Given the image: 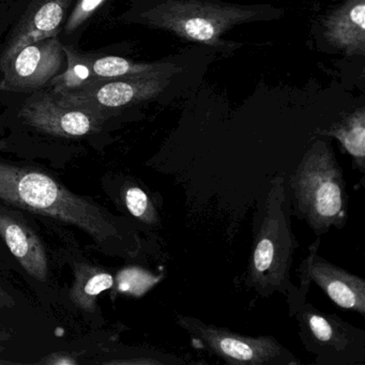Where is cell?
Wrapping results in <instances>:
<instances>
[{
  "label": "cell",
  "instance_id": "obj_1",
  "mask_svg": "<svg viewBox=\"0 0 365 365\" xmlns=\"http://www.w3.org/2000/svg\"><path fill=\"white\" fill-rule=\"evenodd\" d=\"M135 12V22L224 55L241 46L224 38L235 27L284 16V9L266 4L239 5L222 0H140Z\"/></svg>",
  "mask_w": 365,
  "mask_h": 365
},
{
  "label": "cell",
  "instance_id": "obj_2",
  "mask_svg": "<svg viewBox=\"0 0 365 365\" xmlns=\"http://www.w3.org/2000/svg\"><path fill=\"white\" fill-rule=\"evenodd\" d=\"M0 200L74 226L102 250L112 249L123 239L114 215L40 170L0 162Z\"/></svg>",
  "mask_w": 365,
  "mask_h": 365
},
{
  "label": "cell",
  "instance_id": "obj_3",
  "mask_svg": "<svg viewBox=\"0 0 365 365\" xmlns=\"http://www.w3.org/2000/svg\"><path fill=\"white\" fill-rule=\"evenodd\" d=\"M289 185L297 212L318 236L330 228L344 227L348 195L341 166L328 143L317 140L312 145Z\"/></svg>",
  "mask_w": 365,
  "mask_h": 365
},
{
  "label": "cell",
  "instance_id": "obj_4",
  "mask_svg": "<svg viewBox=\"0 0 365 365\" xmlns=\"http://www.w3.org/2000/svg\"><path fill=\"white\" fill-rule=\"evenodd\" d=\"M271 185L247 270L250 286L262 297L289 289L292 254L298 247L290 226L283 177H277Z\"/></svg>",
  "mask_w": 365,
  "mask_h": 365
},
{
  "label": "cell",
  "instance_id": "obj_5",
  "mask_svg": "<svg viewBox=\"0 0 365 365\" xmlns=\"http://www.w3.org/2000/svg\"><path fill=\"white\" fill-rule=\"evenodd\" d=\"M177 324L187 331L192 345L217 356L228 364L274 365L299 363L273 336H245L189 316L177 315Z\"/></svg>",
  "mask_w": 365,
  "mask_h": 365
},
{
  "label": "cell",
  "instance_id": "obj_6",
  "mask_svg": "<svg viewBox=\"0 0 365 365\" xmlns=\"http://www.w3.org/2000/svg\"><path fill=\"white\" fill-rule=\"evenodd\" d=\"M185 73V67L151 76L98 81L78 91L53 95L63 103L104 116V113L168 96L166 93L177 87V81Z\"/></svg>",
  "mask_w": 365,
  "mask_h": 365
},
{
  "label": "cell",
  "instance_id": "obj_7",
  "mask_svg": "<svg viewBox=\"0 0 365 365\" xmlns=\"http://www.w3.org/2000/svg\"><path fill=\"white\" fill-rule=\"evenodd\" d=\"M297 319L305 348L324 364L364 362L365 333L332 314L324 313L303 303Z\"/></svg>",
  "mask_w": 365,
  "mask_h": 365
},
{
  "label": "cell",
  "instance_id": "obj_8",
  "mask_svg": "<svg viewBox=\"0 0 365 365\" xmlns=\"http://www.w3.org/2000/svg\"><path fill=\"white\" fill-rule=\"evenodd\" d=\"M65 61L63 44L56 37L29 44L0 69V89L16 93L37 91L63 72Z\"/></svg>",
  "mask_w": 365,
  "mask_h": 365
},
{
  "label": "cell",
  "instance_id": "obj_9",
  "mask_svg": "<svg viewBox=\"0 0 365 365\" xmlns=\"http://www.w3.org/2000/svg\"><path fill=\"white\" fill-rule=\"evenodd\" d=\"M318 245L319 239L311 245L309 255L299 268L302 296L307 294L311 283H315L337 307L364 315V279L318 256Z\"/></svg>",
  "mask_w": 365,
  "mask_h": 365
},
{
  "label": "cell",
  "instance_id": "obj_10",
  "mask_svg": "<svg viewBox=\"0 0 365 365\" xmlns=\"http://www.w3.org/2000/svg\"><path fill=\"white\" fill-rule=\"evenodd\" d=\"M20 115L27 125L61 138H81L93 133L104 117L63 103L54 95L33 98L24 104Z\"/></svg>",
  "mask_w": 365,
  "mask_h": 365
},
{
  "label": "cell",
  "instance_id": "obj_11",
  "mask_svg": "<svg viewBox=\"0 0 365 365\" xmlns=\"http://www.w3.org/2000/svg\"><path fill=\"white\" fill-rule=\"evenodd\" d=\"M72 0H33L0 56V69L24 46L56 37Z\"/></svg>",
  "mask_w": 365,
  "mask_h": 365
},
{
  "label": "cell",
  "instance_id": "obj_12",
  "mask_svg": "<svg viewBox=\"0 0 365 365\" xmlns=\"http://www.w3.org/2000/svg\"><path fill=\"white\" fill-rule=\"evenodd\" d=\"M0 237L31 277L40 282L48 279V255L41 239L23 219L3 206H0Z\"/></svg>",
  "mask_w": 365,
  "mask_h": 365
},
{
  "label": "cell",
  "instance_id": "obj_13",
  "mask_svg": "<svg viewBox=\"0 0 365 365\" xmlns=\"http://www.w3.org/2000/svg\"><path fill=\"white\" fill-rule=\"evenodd\" d=\"M322 37L347 56L365 54V0H344L322 23Z\"/></svg>",
  "mask_w": 365,
  "mask_h": 365
},
{
  "label": "cell",
  "instance_id": "obj_14",
  "mask_svg": "<svg viewBox=\"0 0 365 365\" xmlns=\"http://www.w3.org/2000/svg\"><path fill=\"white\" fill-rule=\"evenodd\" d=\"M185 67V61L178 59H166L157 63H135L118 56H103L91 59V72L96 82L164 73Z\"/></svg>",
  "mask_w": 365,
  "mask_h": 365
},
{
  "label": "cell",
  "instance_id": "obj_15",
  "mask_svg": "<svg viewBox=\"0 0 365 365\" xmlns=\"http://www.w3.org/2000/svg\"><path fill=\"white\" fill-rule=\"evenodd\" d=\"M114 285V277L110 273L93 268L88 264H78L74 271V283L70 289V299L83 311L93 313L97 298L104 290Z\"/></svg>",
  "mask_w": 365,
  "mask_h": 365
},
{
  "label": "cell",
  "instance_id": "obj_16",
  "mask_svg": "<svg viewBox=\"0 0 365 365\" xmlns=\"http://www.w3.org/2000/svg\"><path fill=\"white\" fill-rule=\"evenodd\" d=\"M326 135L339 140L346 153L351 155L360 170L364 168L365 158V113L364 108L356 110L345 120L334 125Z\"/></svg>",
  "mask_w": 365,
  "mask_h": 365
},
{
  "label": "cell",
  "instance_id": "obj_17",
  "mask_svg": "<svg viewBox=\"0 0 365 365\" xmlns=\"http://www.w3.org/2000/svg\"><path fill=\"white\" fill-rule=\"evenodd\" d=\"M67 69L53 78L54 93L78 91L96 82L91 72V58L76 52L70 46H63Z\"/></svg>",
  "mask_w": 365,
  "mask_h": 365
},
{
  "label": "cell",
  "instance_id": "obj_18",
  "mask_svg": "<svg viewBox=\"0 0 365 365\" xmlns=\"http://www.w3.org/2000/svg\"><path fill=\"white\" fill-rule=\"evenodd\" d=\"M125 204L136 219L146 223H155V211L147 194L138 187H130L125 192Z\"/></svg>",
  "mask_w": 365,
  "mask_h": 365
},
{
  "label": "cell",
  "instance_id": "obj_19",
  "mask_svg": "<svg viewBox=\"0 0 365 365\" xmlns=\"http://www.w3.org/2000/svg\"><path fill=\"white\" fill-rule=\"evenodd\" d=\"M104 1L106 0H78L66 24L67 34L73 33L80 29Z\"/></svg>",
  "mask_w": 365,
  "mask_h": 365
},
{
  "label": "cell",
  "instance_id": "obj_20",
  "mask_svg": "<svg viewBox=\"0 0 365 365\" xmlns=\"http://www.w3.org/2000/svg\"><path fill=\"white\" fill-rule=\"evenodd\" d=\"M41 363L48 365H73L78 364V360H76L73 356H69V354H54L44 359Z\"/></svg>",
  "mask_w": 365,
  "mask_h": 365
},
{
  "label": "cell",
  "instance_id": "obj_21",
  "mask_svg": "<svg viewBox=\"0 0 365 365\" xmlns=\"http://www.w3.org/2000/svg\"><path fill=\"white\" fill-rule=\"evenodd\" d=\"M16 305L14 297L5 290L3 286H0V309H10Z\"/></svg>",
  "mask_w": 365,
  "mask_h": 365
},
{
  "label": "cell",
  "instance_id": "obj_22",
  "mask_svg": "<svg viewBox=\"0 0 365 365\" xmlns=\"http://www.w3.org/2000/svg\"><path fill=\"white\" fill-rule=\"evenodd\" d=\"M10 339H11V334H10V332H8L7 329L0 326V354H1V352H4V350H5V346H4V343L9 341ZM0 363L4 362L3 361L0 360Z\"/></svg>",
  "mask_w": 365,
  "mask_h": 365
}]
</instances>
